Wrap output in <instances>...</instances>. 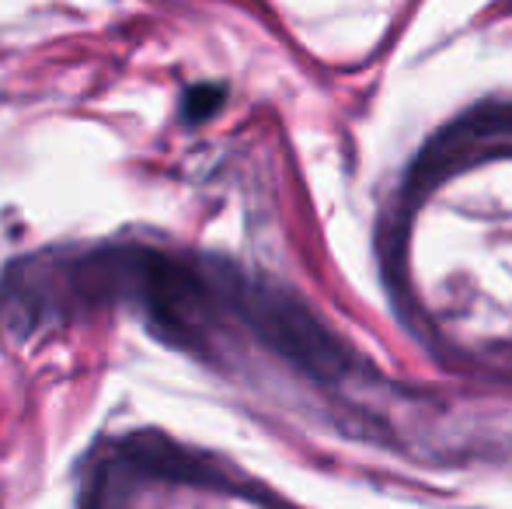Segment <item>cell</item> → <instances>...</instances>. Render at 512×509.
Wrapping results in <instances>:
<instances>
[{
	"mask_svg": "<svg viewBox=\"0 0 512 509\" xmlns=\"http://www.w3.org/2000/svg\"><path fill=\"white\" fill-rule=\"evenodd\" d=\"M237 307L251 332L286 363L314 381H342L352 370V349L290 290L248 283L237 290Z\"/></svg>",
	"mask_w": 512,
	"mask_h": 509,
	"instance_id": "6da1fadb",
	"label": "cell"
},
{
	"mask_svg": "<svg viewBox=\"0 0 512 509\" xmlns=\"http://www.w3.org/2000/svg\"><path fill=\"white\" fill-rule=\"evenodd\" d=\"M492 140H512V102H488L481 109H471L453 126H446L439 136H432V143L415 164V178L432 182L436 171L453 168L464 150Z\"/></svg>",
	"mask_w": 512,
	"mask_h": 509,
	"instance_id": "7a4b0ae2",
	"label": "cell"
},
{
	"mask_svg": "<svg viewBox=\"0 0 512 509\" xmlns=\"http://www.w3.org/2000/svg\"><path fill=\"white\" fill-rule=\"evenodd\" d=\"M223 105V88L220 84H199V88H192L189 95H185V119L189 123H203V119L213 116L216 109Z\"/></svg>",
	"mask_w": 512,
	"mask_h": 509,
	"instance_id": "3957f363",
	"label": "cell"
}]
</instances>
